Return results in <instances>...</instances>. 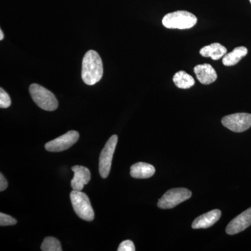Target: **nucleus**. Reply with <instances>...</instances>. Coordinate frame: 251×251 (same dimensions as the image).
Returning <instances> with one entry per match:
<instances>
[{"mask_svg":"<svg viewBox=\"0 0 251 251\" xmlns=\"http://www.w3.org/2000/svg\"><path fill=\"white\" fill-rule=\"evenodd\" d=\"M103 74L102 59L96 51H87L82 59V78L87 85H94L101 80Z\"/></svg>","mask_w":251,"mask_h":251,"instance_id":"f257e3e1","label":"nucleus"},{"mask_svg":"<svg viewBox=\"0 0 251 251\" xmlns=\"http://www.w3.org/2000/svg\"><path fill=\"white\" fill-rule=\"evenodd\" d=\"M196 16L186 11H177L169 13L162 20L165 27L168 29H187L196 25Z\"/></svg>","mask_w":251,"mask_h":251,"instance_id":"f03ea898","label":"nucleus"},{"mask_svg":"<svg viewBox=\"0 0 251 251\" xmlns=\"http://www.w3.org/2000/svg\"><path fill=\"white\" fill-rule=\"evenodd\" d=\"M29 93L34 103L43 110L53 111L58 107V101L54 94L42 86L32 84L29 87Z\"/></svg>","mask_w":251,"mask_h":251,"instance_id":"7ed1b4c3","label":"nucleus"},{"mask_svg":"<svg viewBox=\"0 0 251 251\" xmlns=\"http://www.w3.org/2000/svg\"><path fill=\"white\" fill-rule=\"evenodd\" d=\"M70 198L73 208L77 215L84 221H93L94 212L88 196L82 191L73 190Z\"/></svg>","mask_w":251,"mask_h":251,"instance_id":"20e7f679","label":"nucleus"},{"mask_svg":"<svg viewBox=\"0 0 251 251\" xmlns=\"http://www.w3.org/2000/svg\"><path fill=\"white\" fill-rule=\"evenodd\" d=\"M191 191L184 188H173L167 191L158 202V206L161 209H173L180 203L187 201L191 197Z\"/></svg>","mask_w":251,"mask_h":251,"instance_id":"39448f33","label":"nucleus"},{"mask_svg":"<svg viewBox=\"0 0 251 251\" xmlns=\"http://www.w3.org/2000/svg\"><path fill=\"white\" fill-rule=\"evenodd\" d=\"M118 137L112 135L105 144L99 157V173L102 178H106L111 169L112 158L116 148Z\"/></svg>","mask_w":251,"mask_h":251,"instance_id":"423d86ee","label":"nucleus"},{"mask_svg":"<svg viewBox=\"0 0 251 251\" xmlns=\"http://www.w3.org/2000/svg\"><path fill=\"white\" fill-rule=\"evenodd\" d=\"M222 124L232 131L242 133L251 127V114L235 113L227 115L222 119Z\"/></svg>","mask_w":251,"mask_h":251,"instance_id":"0eeeda50","label":"nucleus"},{"mask_svg":"<svg viewBox=\"0 0 251 251\" xmlns=\"http://www.w3.org/2000/svg\"><path fill=\"white\" fill-rule=\"evenodd\" d=\"M80 135L75 130H69L65 134L46 144L45 148L50 152H60L67 150L77 143Z\"/></svg>","mask_w":251,"mask_h":251,"instance_id":"6e6552de","label":"nucleus"},{"mask_svg":"<svg viewBox=\"0 0 251 251\" xmlns=\"http://www.w3.org/2000/svg\"><path fill=\"white\" fill-rule=\"evenodd\" d=\"M251 226V207L231 221L226 227V232L233 235L242 232Z\"/></svg>","mask_w":251,"mask_h":251,"instance_id":"1a4fd4ad","label":"nucleus"},{"mask_svg":"<svg viewBox=\"0 0 251 251\" xmlns=\"http://www.w3.org/2000/svg\"><path fill=\"white\" fill-rule=\"evenodd\" d=\"M72 170L74 173V178L71 182L73 190L82 191L84 186L90 182V171L86 167L81 166H73Z\"/></svg>","mask_w":251,"mask_h":251,"instance_id":"9d476101","label":"nucleus"},{"mask_svg":"<svg viewBox=\"0 0 251 251\" xmlns=\"http://www.w3.org/2000/svg\"><path fill=\"white\" fill-rule=\"evenodd\" d=\"M198 80L203 85H209L215 82L217 79V74L215 69L209 64H199L194 68Z\"/></svg>","mask_w":251,"mask_h":251,"instance_id":"9b49d317","label":"nucleus"},{"mask_svg":"<svg viewBox=\"0 0 251 251\" xmlns=\"http://www.w3.org/2000/svg\"><path fill=\"white\" fill-rule=\"evenodd\" d=\"M221 216V211L219 209H214L195 219L192 227L193 229L208 228L215 224Z\"/></svg>","mask_w":251,"mask_h":251,"instance_id":"f8f14e48","label":"nucleus"},{"mask_svg":"<svg viewBox=\"0 0 251 251\" xmlns=\"http://www.w3.org/2000/svg\"><path fill=\"white\" fill-rule=\"evenodd\" d=\"M155 168L149 163L139 162L130 167V176L135 179H148L154 175Z\"/></svg>","mask_w":251,"mask_h":251,"instance_id":"ddd939ff","label":"nucleus"},{"mask_svg":"<svg viewBox=\"0 0 251 251\" xmlns=\"http://www.w3.org/2000/svg\"><path fill=\"white\" fill-rule=\"evenodd\" d=\"M227 49L224 46L214 43L211 45L204 46L200 51L201 55L204 57H211L214 60H218L227 54Z\"/></svg>","mask_w":251,"mask_h":251,"instance_id":"4468645a","label":"nucleus"},{"mask_svg":"<svg viewBox=\"0 0 251 251\" xmlns=\"http://www.w3.org/2000/svg\"><path fill=\"white\" fill-rule=\"evenodd\" d=\"M248 53V49L244 46L236 48L232 52L225 54L223 58V64L226 67L235 65L239 61L245 57Z\"/></svg>","mask_w":251,"mask_h":251,"instance_id":"2eb2a0df","label":"nucleus"},{"mask_svg":"<svg viewBox=\"0 0 251 251\" xmlns=\"http://www.w3.org/2000/svg\"><path fill=\"white\" fill-rule=\"evenodd\" d=\"M173 82L176 87L180 89H184V90L191 88L195 84V80L193 77L184 71H181V72L175 74L174 77H173Z\"/></svg>","mask_w":251,"mask_h":251,"instance_id":"dca6fc26","label":"nucleus"},{"mask_svg":"<svg viewBox=\"0 0 251 251\" xmlns=\"http://www.w3.org/2000/svg\"><path fill=\"white\" fill-rule=\"evenodd\" d=\"M41 249L43 251H62V246L58 239L49 237L44 239L41 244Z\"/></svg>","mask_w":251,"mask_h":251,"instance_id":"f3484780","label":"nucleus"},{"mask_svg":"<svg viewBox=\"0 0 251 251\" xmlns=\"http://www.w3.org/2000/svg\"><path fill=\"white\" fill-rule=\"evenodd\" d=\"M11 104V100L9 94L6 93L2 88L0 89V108H9Z\"/></svg>","mask_w":251,"mask_h":251,"instance_id":"a211bd4d","label":"nucleus"},{"mask_svg":"<svg viewBox=\"0 0 251 251\" xmlns=\"http://www.w3.org/2000/svg\"><path fill=\"white\" fill-rule=\"evenodd\" d=\"M16 224H17V221L14 218L11 217V216L3 214V213L0 214V226H14Z\"/></svg>","mask_w":251,"mask_h":251,"instance_id":"6ab92c4d","label":"nucleus"},{"mask_svg":"<svg viewBox=\"0 0 251 251\" xmlns=\"http://www.w3.org/2000/svg\"><path fill=\"white\" fill-rule=\"evenodd\" d=\"M118 251H134L135 248L134 244L132 241L125 240L122 242L119 246Z\"/></svg>","mask_w":251,"mask_h":251,"instance_id":"aec40b11","label":"nucleus"},{"mask_svg":"<svg viewBox=\"0 0 251 251\" xmlns=\"http://www.w3.org/2000/svg\"><path fill=\"white\" fill-rule=\"evenodd\" d=\"M8 181L4 177V175L0 174V191H3L7 188Z\"/></svg>","mask_w":251,"mask_h":251,"instance_id":"412c9836","label":"nucleus"},{"mask_svg":"<svg viewBox=\"0 0 251 251\" xmlns=\"http://www.w3.org/2000/svg\"><path fill=\"white\" fill-rule=\"evenodd\" d=\"M4 39V33H3L2 30H0V40H3Z\"/></svg>","mask_w":251,"mask_h":251,"instance_id":"4be33fe9","label":"nucleus"},{"mask_svg":"<svg viewBox=\"0 0 251 251\" xmlns=\"http://www.w3.org/2000/svg\"><path fill=\"white\" fill-rule=\"evenodd\" d=\"M249 1H250L251 4V0H249Z\"/></svg>","mask_w":251,"mask_h":251,"instance_id":"5701e85b","label":"nucleus"}]
</instances>
